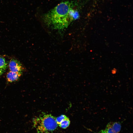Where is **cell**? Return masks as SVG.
Wrapping results in <instances>:
<instances>
[{
	"label": "cell",
	"instance_id": "cell-1",
	"mask_svg": "<svg viewBox=\"0 0 133 133\" xmlns=\"http://www.w3.org/2000/svg\"><path fill=\"white\" fill-rule=\"evenodd\" d=\"M74 4L69 1L60 3L44 14V21L48 26L54 29L62 30L67 28L79 17Z\"/></svg>",
	"mask_w": 133,
	"mask_h": 133
},
{
	"label": "cell",
	"instance_id": "cell-2",
	"mask_svg": "<svg viewBox=\"0 0 133 133\" xmlns=\"http://www.w3.org/2000/svg\"><path fill=\"white\" fill-rule=\"evenodd\" d=\"M33 123L37 133H52L58 126L56 118L51 114L46 113L34 118Z\"/></svg>",
	"mask_w": 133,
	"mask_h": 133
},
{
	"label": "cell",
	"instance_id": "cell-3",
	"mask_svg": "<svg viewBox=\"0 0 133 133\" xmlns=\"http://www.w3.org/2000/svg\"><path fill=\"white\" fill-rule=\"evenodd\" d=\"M121 126L117 122L109 123L105 128L100 131V133H118L120 131Z\"/></svg>",
	"mask_w": 133,
	"mask_h": 133
},
{
	"label": "cell",
	"instance_id": "cell-4",
	"mask_svg": "<svg viewBox=\"0 0 133 133\" xmlns=\"http://www.w3.org/2000/svg\"><path fill=\"white\" fill-rule=\"evenodd\" d=\"M9 66L10 71L22 74L23 67L20 62L17 60L14 59H11Z\"/></svg>",
	"mask_w": 133,
	"mask_h": 133
},
{
	"label": "cell",
	"instance_id": "cell-5",
	"mask_svg": "<svg viewBox=\"0 0 133 133\" xmlns=\"http://www.w3.org/2000/svg\"><path fill=\"white\" fill-rule=\"evenodd\" d=\"M22 74L10 71L6 75L7 81L10 82H13L17 80L21 75Z\"/></svg>",
	"mask_w": 133,
	"mask_h": 133
},
{
	"label": "cell",
	"instance_id": "cell-6",
	"mask_svg": "<svg viewBox=\"0 0 133 133\" xmlns=\"http://www.w3.org/2000/svg\"><path fill=\"white\" fill-rule=\"evenodd\" d=\"M70 124V121L69 119L66 117L60 123L58 126L63 129H66L69 126Z\"/></svg>",
	"mask_w": 133,
	"mask_h": 133
},
{
	"label": "cell",
	"instance_id": "cell-7",
	"mask_svg": "<svg viewBox=\"0 0 133 133\" xmlns=\"http://www.w3.org/2000/svg\"><path fill=\"white\" fill-rule=\"evenodd\" d=\"M7 67V64L5 59L0 56V68L5 71Z\"/></svg>",
	"mask_w": 133,
	"mask_h": 133
},
{
	"label": "cell",
	"instance_id": "cell-8",
	"mask_svg": "<svg viewBox=\"0 0 133 133\" xmlns=\"http://www.w3.org/2000/svg\"><path fill=\"white\" fill-rule=\"evenodd\" d=\"M66 117V116L65 115H62L56 118V121L58 126L59 124L62 120Z\"/></svg>",
	"mask_w": 133,
	"mask_h": 133
},
{
	"label": "cell",
	"instance_id": "cell-9",
	"mask_svg": "<svg viewBox=\"0 0 133 133\" xmlns=\"http://www.w3.org/2000/svg\"><path fill=\"white\" fill-rule=\"evenodd\" d=\"M4 71L0 68V76L3 73Z\"/></svg>",
	"mask_w": 133,
	"mask_h": 133
}]
</instances>
